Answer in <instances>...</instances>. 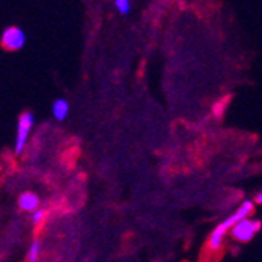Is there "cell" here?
<instances>
[{
    "label": "cell",
    "mask_w": 262,
    "mask_h": 262,
    "mask_svg": "<svg viewBox=\"0 0 262 262\" xmlns=\"http://www.w3.org/2000/svg\"><path fill=\"white\" fill-rule=\"evenodd\" d=\"M253 207H254V203H253V201H250V200H248V201H244V203L241 204V207L237 209V210L232 213V215H229L226 220H223L215 229H213V231L210 232V235H209V247H210V250H219V248L222 247V244H223V239H225L226 232L231 231L232 226L237 225L241 220L248 219V215L251 213Z\"/></svg>",
    "instance_id": "1"
},
{
    "label": "cell",
    "mask_w": 262,
    "mask_h": 262,
    "mask_svg": "<svg viewBox=\"0 0 262 262\" xmlns=\"http://www.w3.org/2000/svg\"><path fill=\"white\" fill-rule=\"evenodd\" d=\"M44 217H46V212H44L42 209H36V210L33 212L32 220H33V223H35V225H39V223L44 220Z\"/></svg>",
    "instance_id": "9"
},
{
    "label": "cell",
    "mask_w": 262,
    "mask_h": 262,
    "mask_svg": "<svg viewBox=\"0 0 262 262\" xmlns=\"http://www.w3.org/2000/svg\"><path fill=\"white\" fill-rule=\"evenodd\" d=\"M38 204H39V200L35 193H22L20 198H19V207L22 210H36L38 209Z\"/></svg>",
    "instance_id": "5"
},
{
    "label": "cell",
    "mask_w": 262,
    "mask_h": 262,
    "mask_svg": "<svg viewBox=\"0 0 262 262\" xmlns=\"http://www.w3.org/2000/svg\"><path fill=\"white\" fill-rule=\"evenodd\" d=\"M260 222L259 220H254V219H245V220H241L237 225L232 226L231 229V235L232 239L237 241V242H250L253 237L257 234V231L260 229Z\"/></svg>",
    "instance_id": "2"
},
{
    "label": "cell",
    "mask_w": 262,
    "mask_h": 262,
    "mask_svg": "<svg viewBox=\"0 0 262 262\" xmlns=\"http://www.w3.org/2000/svg\"><path fill=\"white\" fill-rule=\"evenodd\" d=\"M35 120H33V115L30 112H26L19 116V123H17V132H16V143H14V151L19 154L24 146H26L29 134L32 130Z\"/></svg>",
    "instance_id": "3"
},
{
    "label": "cell",
    "mask_w": 262,
    "mask_h": 262,
    "mask_svg": "<svg viewBox=\"0 0 262 262\" xmlns=\"http://www.w3.org/2000/svg\"><path fill=\"white\" fill-rule=\"evenodd\" d=\"M115 7L121 14H127L130 11V2H127V0H116Z\"/></svg>",
    "instance_id": "8"
},
{
    "label": "cell",
    "mask_w": 262,
    "mask_h": 262,
    "mask_svg": "<svg viewBox=\"0 0 262 262\" xmlns=\"http://www.w3.org/2000/svg\"><path fill=\"white\" fill-rule=\"evenodd\" d=\"M38 257H39V242H33L27 253V262H36Z\"/></svg>",
    "instance_id": "7"
},
{
    "label": "cell",
    "mask_w": 262,
    "mask_h": 262,
    "mask_svg": "<svg viewBox=\"0 0 262 262\" xmlns=\"http://www.w3.org/2000/svg\"><path fill=\"white\" fill-rule=\"evenodd\" d=\"M2 46L8 51H19L26 42V35L19 27H8L2 33V39H0Z\"/></svg>",
    "instance_id": "4"
},
{
    "label": "cell",
    "mask_w": 262,
    "mask_h": 262,
    "mask_svg": "<svg viewBox=\"0 0 262 262\" xmlns=\"http://www.w3.org/2000/svg\"><path fill=\"white\" fill-rule=\"evenodd\" d=\"M69 112V105L64 99H57L54 104H52V115L57 118V120H64L66 115Z\"/></svg>",
    "instance_id": "6"
},
{
    "label": "cell",
    "mask_w": 262,
    "mask_h": 262,
    "mask_svg": "<svg viewBox=\"0 0 262 262\" xmlns=\"http://www.w3.org/2000/svg\"><path fill=\"white\" fill-rule=\"evenodd\" d=\"M254 201H256L257 204H262V193H259V195L256 196V200H254Z\"/></svg>",
    "instance_id": "10"
}]
</instances>
